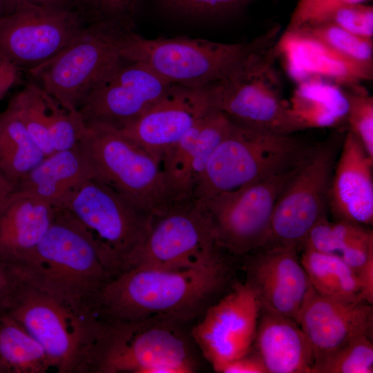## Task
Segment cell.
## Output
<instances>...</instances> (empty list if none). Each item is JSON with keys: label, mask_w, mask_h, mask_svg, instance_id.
<instances>
[{"label": "cell", "mask_w": 373, "mask_h": 373, "mask_svg": "<svg viewBox=\"0 0 373 373\" xmlns=\"http://www.w3.org/2000/svg\"><path fill=\"white\" fill-rule=\"evenodd\" d=\"M230 273L226 258L190 268L134 267L106 284L97 300V316L112 321H190L214 303Z\"/></svg>", "instance_id": "6da1fadb"}, {"label": "cell", "mask_w": 373, "mask_h": 373, "mask_svg": "<svg viewBox=\"0 0 373 373\" xmlns=\"http://www.w3.org/2000/svg\"><path fill=\"white\" fill-rule=\"evenodd\" d=\"M15 266L25 283L89 321L97 319L99 294L112 278L91 234L60 207L33 254Z\"/></svg>", "instance_id": "7a4b0ae2"}, {"label": "cell", "mask_w": 373, "mask_h": 373, "mask_svg": "<svg viewBox=\"0 0 373 373\" xmlns=\"http://www.w3.org/2000/svg\"><path fill=\"white\" fill-rule=\"evenodd\" d=\"M174 321L99 318L88 373H190L195 370L189 341Z\"/></svg>", "instance_id": "3957f363"}, {"label": "cell", "mask_w": 373, "mask_h": 373, "mask_svg": "<svg viewBox=\"0 0 373 373\" xmlns=\"http://www.w3.org/2000/svg\"><path fill=\"white\" fill-rule=\"evenodd\" d=\"M279 32L275 25L250 41L227 44L187 37L147 39L133 30L125 37L121 54L171 84L203 88L251 52L275 44Z\"/></svg>", "instance_id": "277c9868"}, {"label": "cell", "mask_w": 373, "mask_h": 373, "mask_svg": "<svg viewBox=\"0 0 373 373\" xmlns=\"http://www.w3.org/2000/svg\"><path fill=\"white\" fill-rule=\"evenodd\" d=\"M276 58L275 44L257 50L203 88L213 108L248 128L285 135L303 130L282 98Z\"/></svg>", "instance_id": "5b68a950"}, {"label": "cell", "mask_w": 373, "mask_h": 373, "mask_svg": "<svg viewBox=\"0 0 373 373\" xmlns=\"http://www.w3.org/2000/svg\"><path fill=\"white\" fill-rule=\"evenodd\" d=\"M78 146L90 161L95 179L136 207L160 216L175 207L161 162L104 125H86Z\"/></svg>", "instance_id": "8992f818"}, {"label": "cell", "mask_w": 373, "mask_h": 373, "mask_svg": "<svg viewBox=\"0 0 373 373\" xmlns=\"http://www.w3.org/2000/svg\"><path fill=\"white\" fill-rule=\"evenodd\" d=\"M309 151L291 135L248 128L232 122L197 182L193 202L204 201L253 183L297 162Z\"/></svg>", "instance_id": "52a82bcc"}, {"label": "cell", "mask_w": 373, "mask_h": 373, "mask_svg": "<svg viewBox=\"0 0 373 373\" xmlns=\"http://www.w3.org/2000/svg\"><path fill=\"white\" fill-rule=\"evenodd\" d=\"M133 30V17L88 23L59 53L28 72L63 107L77 112L88 93L122 57L123 41Z\"/></svg>", "instance_id": "ba28073f"}, {"label": "cell", "mask_w": 373, "mask_h": 373, "mask_svg": "<svg viewBox=\"0 0 373 373\" xmlns=\"http://www.w3.org/2000/svg\"><path fill=\"white\" fill-rule=\"evenodd\" d=\"M60 208L91 234L112 278L133 267L155 217L95 179L72 193Z\"/></svg>", "instance_id": "9c48e42d"}, {"label": "cell", "mask_w": 373, "mask_h": 373, "mask_svg": "<svg viewBox=\"0 0 373 373\" xmlns=\"http://www.w3.org/2000/svg\"><path fill=\"white\" fill-rule=\"evenodd\" d=\"M305 156L238 189L195 202L221 249L245 256L271 243V221L276 202Z\"/></svg>", "instance_id": "30bf717a"}, {"label": "cell", "mask_w": 373, "mask_h": 373, "mask_svg": "<svg viewBox=\"0 0 373 373\" xmlns=\"http://www.w3.org/2000/svg\"><path fill=\"white\" fill-rule=\"evenodd\" d=\"M42 346L59 373H88L97 319L86 320L23 282L5 310Z\"/></svg>", "instance_id": "8fae6325"}, {"label": "cell", "mask_w": 373, "mask_h": 373, "mask_svg": "<svg viewBox=\"0 0 373 373\" xmlns=\"http://www.w3.org/2000/svg\"><path fill=\"white\" fill-rule=\"evenodd\" d=\"M336 142L309 151L276 202L271 221V243L302 247L311 229L325 218Z\"/></svg>", "instance_id": "7c38bea8"}, {"label": "cell", "mask_w": 373, "mask_h": 373, "mask_svg": "<svg viewBox=\"0 0 373 373\" xmlns=\"http://www.w3.org/2000/svg\"><path fill=\"white\" fill-rule=\"evenodd\" d=\"M87 24L75 10L23 2L0 17V58L30 70L66 48Z\"/></svg>", "instance_id": "4fadbf2b"}, {"label": "cell", "mask_w": 373, "mask_h": 373, "mask_svg": "<svg viewBox=\"0 0 373 373\" xmlns=\"http://www.w3.org/2000/svg\"><path fill=\"white\" fill-rule=\"evenodd\" d=\"M199 205L190 202L154 217L133 267H196L225 258Z\"/></svg>", "instance_id": "5bb4252c"}, {"label": "cell", "mask_w": 373, "mask_h": 373, "mask_svg": "<svg viewBox=\"0 0 373 373\" xmlns=\"http://www.w3.org/2000/svg\"><path fill=\"white\" fill-rule=\"evenodd\" d=\"M171 85L144 64L122 57L88 93L78 111L86 125L119 130L142 115Z\"/></svg>", "instance_id": "9a60e30c"}, {"label": "cell", "mask_w": 373, "mask_h": 373, "mask_svg": "<svg viewBox=\"0 0 373 373\" xmlns=\"http://www.w3.org/2000/svg\"><path fill=\"white\" fill-rule=\"evenodd\" d=\"M260 310L255 292L245 282L235 285L204 311L191 336L215 372L251 350Z\"/></svg>", "instance_id": "2e32d148"}, {"label": "cell", "mask_w": 373, "mask_h": 373, "mask_svg": "<svg viewBox=\"0 0 373 373\" xmlns=\"http://www.w3.org/2000/svg\"><path fill=\"white\" fill-rule=\"evenodd\" d=\"M213 108L204 88L172 84L142 115L119 131L161 162L189 129Z\"/></svg>", "instance_id": "e0dca14e"}, {"label": "cell", "mask_w": 373, "mask_h": 373, "mask_svg": "<svg viewBox=\"0 0 373 373\" xmlns=\"http://www.w3.org/2000/svg\"><path fill=\"white\" fill-rule=\"evenodd\" d=\"M294 320L311 345L315 363L356 337L371 336L372 305L325 296L309 285Z\"/></svg>", "instance_id": "ac0fdd59"}, {"label": "cell", "mask_w": 373, "mask_h": 373, "mask_svg": "<svg viewBox=\"0 0 373 373\" xmlns=\"http://www.w3.org/2000/svg\"><path fill=\"white\" fill-rule=\"evenodd\" d=\"M297 249L270 244L253 252L246 265V283L260 307L294 320L310 285Z\"/></svg>", "instance_id": "d6986e66"}, {"label": "cell", "mask_w": 373, "mask_h": 373, "mask_svg": "<svg viewBox=\"0 0 373 373\" xmlns=\"http://www.w3.org/2000/svg\"><path fill=\"white\" fill-rule=\"evenodd\" d=\"M231 126L222 112L213 108L162 157L161 163L175 207L193 202L195 186L209 157Z\"/></svg>", "instance_id": "ffe728a7"}, {"label": "cell", "mask_w": 373, "mask_h": 373, "mask_svg": "<svg viewBox=\"0 0 373 373\" xmlns=\"http://www.w3.org/2000/svg\"><path fill=\"white\" fill-rule=\"evenodd\" d=\"M275 50L287 75L297 84L321 79L350 88L373 77V70L353 62L299 30H285L278 37Z\"/></svg>", "instance_id": "44dd1931"}, {"label": "cell", "mask_w": 373, "mask_h": 373, "mask_svg": "<svg viewBox=\"0 0 373 373\" xmlns=\"http://www.w3.org/2000/svg\"><path fill=\"white\" fill-rule=\"evenodd\" d=\"M373 159L348 131L332 175L328 204L336 220L361 225L373 222Z\"/></svg>", "instance_id": "7402d4cb"}, {"label": "cell", "mask_w": 373, "mask_h": 373, "mask_svg": "<svg viewBox=\"0 0 373 373\" xmlns=\"http://www.w3.org/2000/svg\"><path fill=\"white\" fill-rule=\"evenodd\" d=\"M55 213L53 206L15 188L0 202V256L15 265L26 260Z\"/></svg>", "instance_id": "603a6c76"}, {"label": "cell", "mask_w": 373, "mask_h": 373, "mask_svg": "<svg viewBox=\"0 0 373 373\" xmlns=\"http://www.w3.org/2000/svg\"><path fill=\"white\" fill-rule=\"evenodd\" d=\"M268 373H311L314 355L297 322L260 307L254 343Z\"/></svg>", "instance_id": "cb8c5ba5"}, {"label": "cell", "mask_w": 373, "mask_h": 373, "mask_svg": "<svg viewBox=\"0 0 373 373\" xmlns=\"http://www.w3.org/2000/svg\"><path fill=\"white\" fill-rule=\"evenodd\" d=\"M92 179H95L93 168L77 145L45 156L15 189L60 207L72 193Z\"/></svg>", "instance_id": "d4e9b609"}, {"label": "cell", "mask_w": 373, "mask_h": 373, "mask_svg": "<svg viewBox=\"0 0 373 373\" xmlns=\"http://www.w3.org/2000/svg\"><path fill=\"white\" fill-rule=\"evenodd\" d=\"M289 106L303 129L332 127L346 119L348 98L343 87L311 79L298 84Z\"/></svg>", "instance_id": "484cf974"}, {"label": "cell", "mask_w": 373, "mask_h": 373, "mask_svg": "<svg viewBox=\"0 0 373 373\" xmlns=\"http://www.w3.org/2000/svg\"><path fill=\"white\" fill-rule=\"evenodd\" d=\"M302 247L336 256L356 273L373 254V233L363 225L326 217L309 232Z\"/></svg>", "instance_id": "4316f807"}, {"label": "cell", "mask_w": 373, "mask_h": 373, "mask_svg": "<svg viewBox=\"0 0 373 373\" xmlns=\"http://www.w3.org/2000/svg\"><path fill=\"white\" fill-rule=\"evenodd\" d=\"M45 156L9 102L0 114V172L17 184Z\"/></svg>", "instance_id": "83f0119b"}, {"label": "cell", "mask_w": 373, "mask_h": 373, "mask_svg": "<svg viewBox=\"0 0 373 373\" xmlns=\"http://www.w3.org/2000/svg\"><path fill=\"white\" fill-rule=\"evenodd\" d=\"M309 284L318 294L339 300H361L356 271L339 257L303 249L300 258Z\"/></svg>", "instance_id": "f1b7e54d"}, {"label": "cell", "mask_w": 373, "mask_h": 373, "mask_svg": "<svg viewBox=\"0 0 373 373\" xmlns=\"http://www.w3.org/2000/svg\"><path fill=\"white\" fill-rule=\"evenodd\" d=\"M0 365L4 373H45L52 368L42 346L5 311L0 312Z\"/></svg>", "instance_id": "f546056e"}, {"label": "cell", "mask_w": 373, "mask_h": 373, "mask_svg": "<svg viewBox=\"0 0 373 373\" xmlns=\"http://www.w3.org/2000/svg\"><path fill=\"white\" fill-rule=\"evenodd\" d=\"M294 30L318 39L353 62L373 70L372 39L358 37L327 22Z\"/></svg>", "instance_id": "4dcf8cb0"}, {"label": "cell", "mask_w": 373, "mask_h": 373, "mask_svg": "<svg viewBox=\"0 0 373 373\" xmlns=\"http://www.w3.org/2000/svg\"><path fill=\"white\" fill-rule=\"evenodd\" d=\"M43 111L54 151L68 149L77 146L86 128L79 111L67 110L44 89Z\"/></svg>", "instance_id": "1f68e13d"}, {"label": "cell", "mask_w": 373, "mask_h": 373, "mask_svg": "<svg viewBox=\"0 0 373 373\" xmlns=\"http://www.w3.org/2000/svg\"><path fill=\"white\" fill-rule=\"evenodd\" d=\"M370 336L356 337L316 362L311 373H372Z\"/></svg>", "instance_id": "d6a6232c"}, {"label": "cell", "mask_w": 373, "mask_h": 373, "mask_svg": "<svg viewBox=\"0 0 373 373\" xmlns=\"http://www.w3.org/2000/svg\"><path fill=\"white\" fill-rule=\"evenodd\" d=\"M345 90L348 98L346 119L350 131L373 159V97L361 84Z\"/></svg>", "instance_id": "836d02e7"}, {"label": "cell", "mask_w": 373, "mask_h": 373, "mask_svg": "<svg viewBox=\"0 0 373 373\" xmlns=\"http://www.w3.org/2000/svg\"><path fill=\"white\" fill-rule=\"evenodd\" d=\"M86 24L133 17L139 0H70Z\"/></svg>", "instance_id": "e575fe53"}, {"label": "cell", "mask_w": 373, "mask_h": 373, "mask_svg": "<svg viewBox=\"0 0 373 373\" xmlns=\"http://www.w3.org/2000/svg\"><path fill=\"white\" fill-rule=\"evenodd\" d=\"M256 0H161L165 8L190 16L221 17L236 13Z\"/></svg>", "instance_id": "d590c367"}, {"label": "cell", "mask_w": 373, "mask_h": 373, "mask_svg": "<svg viewBox=\"0 0 373 373\" xmlns=\"http://www.w3.org/2000/svg\"><path fill=\"white\" fill-rule=\"evenodd\" d=\"M327 22L361 37H373V7L365 3L340 6L329 15L324 23Z\"/></svg>", "instance_id": "8d00e7d4"}, {"label": "cell", "mask_w": 373, "mask_h": 373, "mask_svg": "<svg viewBox=\"0 0 373 373\" xmlns=\"http://www.w3.org/2000/svg\"><path fill=\"white\" fill-rule=\"evenodd\" d=\"M369 0H298L286 30H294L326 21L329 15L340 6L363 3Z\"/></svg>", "instance_id": "74e56055"}, {"label": "cell", "mask_w": 373, "mask_h": 373, "mask_svg": "<svg viewBox=\"0 0 373 373\" xmlns=\"http://www.w3.org/2000/svg\"><path fill=\"white\" fill-rule=\"evenodd\" d=\"M23 282L17 267L0 256V312L7 309Z\"/></svg>", "instance_id": "f35d334b"}, {"label": "cell", "mask_w": 373, "mask_h": 373, "mask_svg": "<svg viewBox=\"0 0 373 373\" xmlns=\"http://www.w3.org/2000/svg\"><path fill=\"white\" fill-rule=\"evenodd\" d=\"M220 373H268L258 354L251 350L245 355L229 362Z\"/></svg>", "instance_id": "ab89813d"}, {"label": "cell", "mask_w": 373, "mask_h": 373, "mask_svg": "<svg viewBox=\"0 0 373 373\" xmlns=\"http://www.w3.org/2000/svg\"><path fill=\"white\" fill-rule=\"evenodd\" d=\"M361 283L360 298L362 300L373 304V254L370 256L358 272Z\"/></svg>", "instance_id": "60d3db41"}, {"label": "cell", "mask_w": 373, "mask_h": 373, "mask_svg": "<svg viewBox=\"0 0 373 373\" xmlns=\"http://www.w3.org/2000/svg\"><path fill=\"white\" fill-rule=\"evenodd\" d=\"M4 1H5V14L4 15L11 12L17 5L23 2L31 3L41 5V6L71 9L70 0H4Z\"/></svg>", "instance_id": "b9f144b4"}, {"label": "cell", "mask_w": 373, "mask_h": 373, "mask_svg": "<svg viewBox=\"0 0 373 373\" xmlns=\"http://www.w3.org/2000/svg\"><path fill=\"white\" fill-rule=\"evenodd\" d=\"M18 70L15 66L0 58V83L6 82H16Z\"/></svg>", "instance_id": "7bdbcfd3"}, {"label": "cell", "mask_w": 373, "mask_h": 373, "mask_svg": "<svg viewBox=\"0 0 373 373\" xmlns=\"http://www.w3.org/2000/svg\"><path fill=\"white\" fill-rule=\"evenodd\" d=\"M15 186L16 184L0 172V202L15 188Z\"/></svg>", "instance_id": "ee69618b"}, {"label": "cell", "mask_w": 373, "mask_h": 373, "mask_svg": "<svg viewBox=\"0 0 373 373\" xmlns=\"http://www.w3.org/2000/svg\"><path fill=\"white\" fill-rule=\"evenodd\" d=\"M14 84L15 82L11 81L0 83V99Z\"/></svg>", "instance_id": "f6af8a7d"}, {"label": "cell", "mask_w": 373, "mask_h": 373, "mask_svg": "<svg viewBox=\"0 0 373 373\" xmlns=\"http://www.w3.org/2000/svg\"><path fill=\"white\" fill-rule=\"evenodd\" d=\"M5 14V1L0 0V17Z\"/></svg>", "instance_id": "bcb514c9"}, {"label": "cell", "mask_w": 373, "mask_h": 373, "mask_svg": "<svg viewBox=\"0 0 373 373\" xmlns=\"http://www.w3.org/2000/svg\"><path fill=\"white\" fill-rule=\"evenodd\" d=\"M0 373H4L2 367L1 366V365H0Z\"/></svg>", "instance_id": "7dc6e473"}]
</instances>
